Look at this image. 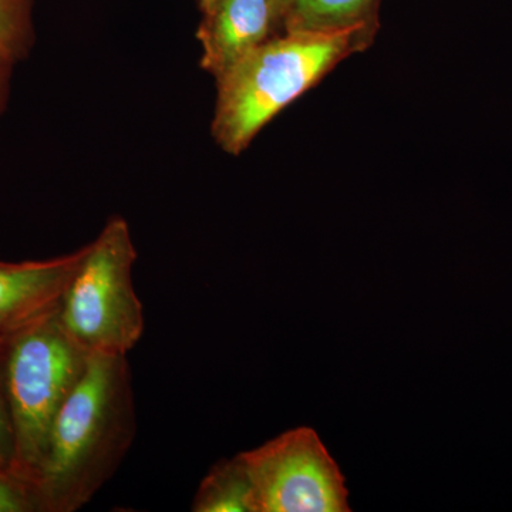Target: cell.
<instances>
[{
	"instance_id": "cell-1",
	"label": "cell",
	"mask_w": 512,
	"mask_h": 512,
	"mask_svg": "<svg viewBox=\"0 0 512 512\" xmlns=\"http://www.w3.org/2000/svg\"><path fill=\"white\" fill-rule=\"evenodd\" d=\"M137 434L127 356L92 353L64 400L32 483L37 512H76L119 470Z\"/></svg>"
},
{
	"instance_id": "cell-2",
	"label": "cell",
	"mask_w": 512,
	"mask_h": 512,
	"mask_svg": "<svg viewBox=\"0 0 512 512\" xmlns=\"http://www.w3.org/2000/svg\"><path fill=\"white\" fill-rule=\"evenodd\" d=\"M377 26L335 32H284L242 57L217 80L212 136L239 156L282 110L342 60L372 45Z\"/></svg>"
},
{
	"instance_id": "cell-3",
	"label": "cell",
	"mask_w": 512,
	"mask_h": 512,
	"mask_svg": "<svg viewBox=\"0 0 512 512\" xmlns=\"http://www.w3.org/2000/svg\"><path fill=\"white\" fill-rule=\"evenodd\" d=\"M57 311L13 336L6 346V397L13 430L9 471L30 488L57 413L92 355L64 330Z\"/></svg>"
},
{
	"instance_id": "cell-4",
	"label": "cell",
	"mask_w": 512,
	"mask_h": 512,
	"mask_svg": "<svg viewBox=\"0 0 512 512\" xmlns=\"http://www.w3.org/2000/svg\"><path fill=\"white\" fill-rule=\"evenodd\" d=\"M137 249L127 221L111 217L64 292L60 323L90 353L127 356L146 329L144 308L133 284Z\"/></svg>"
},
{
	"instance_id": "cell-5",
	"label": "cell",
	"mask_w": 512,
	"mask_h": 512,
	"mask_svg": "<svg viewBox=\"0 0 512 512\" xmlns=\"http://www.w3.org/2000/svg\"><path fill=\"white\" fill-rule=\"evenodd\" d=\"M251 483L252 512H348L338 464L309 427L285 431L239 453Z\"/></svg>"
},
{
	"instance_id": "cell-6",
	"label": "cell",
	"mask_w": 512,
	"mask_h": 512,
	"mask_svg": "<svg viewBox=\"0 0 512 512\" xmlns=\"http://www.w3.org/2000/svg\"><path fill=\"white\" fill-rule=\"evenodd\" d=\"M86 249L39 261L0 262V342L59 309Z\"/></svg>"
},
{
	"instance_id": "cell-7",
	"label": "cell",
	"mask_w": 512,
	"mask_h": 512,
	"mask_svg": "<svg viewBox=\"0 0 512 512\" xmlns=\"http://www.w3.org/2000/svg\"><path fill=\"white\" fill-rule=\"evenodd\" d=\"M200 9L201 67L215 79L281 26L274 0H208Z\"/></svg>"
},
{
	"instance_id": "cell-8",
	"label": "cell",
	"mask_w": 512,
	"mask_h": 512,
	"mask_svg": "<svg viewBox=\"0 0 512 512\" xmlns=\"http://www.w3.org/2000/svg\"><path fill=\"white\" fill-rule=\"evenodd\" d=\"M281 26L284 32H335L379 26L377 0H293Z\"/></svg>"
},
{
	"instance_id": "cell-9",
	"label": "cell",
	"mask_w": 512,
	"mask_h": 512,
	"mask_svg": "<svg viewBox=\"0 0 512 512\" xmlns=\"http://www.w3.org/2000/svg\"><path fill=\"white\" fill-rule=\"evenodd\" d=\"M251 483L241 458L221 460L202 478L192 512H252Z\"/></svg>"
},
{
	"instance_id": "cell-10",
	"label": "cell",
	"mask_w": 512,
	"mask_h": 512,
	"mask_svg": "<svg viewBox=\"0 0 512 512\" xmlns=\"http://www.w3.org/2000/svg\"><path fill=\"white\" fill-rule=\"evenodd\" d=\"M33 2L0 0V60L15 64L33 45Z\"/></svg>"
},
{
	"instance_id": "cell-11",
	"label": "cell",
	"mask_w": 512,
	"mask_h": 512,
	"mask_svg": "<svg viewBox=\"0 0 512 512\" xmlns=\"http://www.w3.org/2000/svg\"><path fill=\"white\" fill-rule=\"evenodd\" d=\"M0 512H37L32 488L12 474H0Z\"/></svg>"
},
{
	"instance_id": "cell-12",
	"label": "cell",
	"mask_w": 512,
	"mask_h": 512,
	"mask_svg": "<svg viewBox=\"0 0 512 512\" xmlns=\"http://www.w3.org/2000/svg\"><path fill=\"white\" fill-rule=\"evenodd\" d=\"M8 342H0V457L5 458L9 466L13 451V430L5 384V355Z\"/></svg>"
},
{
	"instance_id": "cell-13",
	"label": "cell",
	"mask_w": 512,
	"mask_h": 512,
	"mask_svg": "<svg viewBox=\"0 0 512 512\" xmlns=\"http://www.w3.org/2000/svg\"><path fill=\"white\" fill-rule=\"evenodd\" d=\"M12 66V63L0 60V110L3 109L6 96H8L9 79L10 72H12Z\"/></svg>"
},
{
	"instance_id": "cell-14",
	"label": "cell",
	"mask_w": 512,
	"mask_h": 512,
	"mask_svg": "<svg viewBox=\"0 0 512 512\" xmlns=\"http://www.w3.org/2000/svg\"><path fill=\"white\" fill-rule=\"evenodd\" d=\"M276 12H278L279 19H284L285 13L288 12V9L291 8L293 0H274Z\"/></svg>"
},
{
	"instance_id": "cell-15",
	"label": "cell",
	"mask_w": 512,
	"mask_h": 512,
	"mask_svg": "<svg viewBox=\"0 0 512 512\" xmlns=\"http://www.w3.org/2000/svg\"><path fill=\"white\" fill-rule=\"evenodd\" d=\"M0 474H10L8 463H6L5 458L2 457H0Z\"/></svg>"
},
{
	"instance_id": "cell-16",
	"label": "cell",
	"mask_w": 512,
	"mask_h": 512,
	"mask_svg": "<svg viewBox=\"0 0 512 512\" xmlns=\"http://www.w3.org/2000/svg\"><path fill=\"white\" fill-rule=\"evenodd\" d=\"M205 2H208V0H200V5H202V3H205Z\"/></svg>"
}]
</instances>
